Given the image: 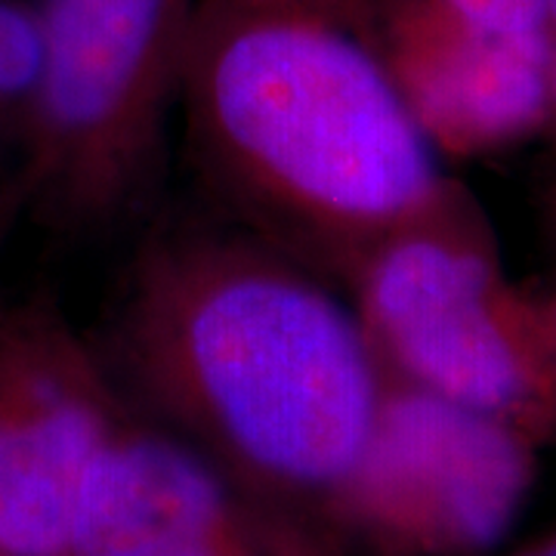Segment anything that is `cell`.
I'll return each instance as SVG.
<instances>
[{
    "label": "cell",
    "instance_id": "cell-15",
    "mask_svg": "<svg viewBox=\"0 0 556 556\" xmlns=\"http://www.w3.org/2000/svg\"><path fill=\"white\" fill-rule=\"evenodd\" d=\"M0 137H3V127H0Z\"/></svg>",
    "mask_w": 556,
    "mask_h": 556
},
{
    "label": "cell",
    "instance_id": "cell-2",
    "mask_svg": "<svg viewBox=\"0 0 556 556\" xmlns=\"http://www.w3.org/2000/svg\"><path fill=\"white\" fill-rule=\"evenodd\" d=\"M177 121L201 204L340 294L380 244L467 214L340 0H195Z\"/></svg>",
    "mask_w": 556,
    "mask_h": 556
},
{
    "label": "cell",
    "instance_id": "cell-10",
    "mask_svg": "<svg viewBox=\"0 0 556 556\" xmlns=\"http://www.w3.org/2000/svg\"><path fill=\"white\" fill-rule=\"evenodd\" d=\"M510 556H556V529L547 532V535H541L538 541H532V544H526L522 551Z\"/></svg>",
    "mask_w": 556,
    "mask_h": 556
},
{
    "label": "cell",
    "instance_id": "cell-3",
    "mask_svg": "<svg viewBox=\"0 0 556 556\" xmlns=\"http://www.w3.org/2000/svg\"><path fill=\"white\" fill-rule=\"evenodd\" d=\"M195 0H43V75L16 201L62 239L137 236L159 211Z\"/></svg>",
    "mask_w": 556,
    "mask_h": 556
},
{
    "label": "cell",
    "instance_id": "cell-12",
    "mask_svg": "<svg viewBox=\"0 0 556 556\" xmlns=\"http://www.w3.org/2000/svg\"><path fill=\"white\" fill-rule=\"evenodd\" d=\"M547 87H551V112H556V35H551V56H547Z\"/></svg>",
    "mask_w": 556,
    "mask_h": 556
},
{
    "label": "cell",
    "instance_id": "cell-1",
    "mask_svg": "<svg viewBox=\"0 0 556 556\" xmlns=\"http://www.w3.org/2000/svg\"><path fill=\"white\" fill-rule=\"evenodd\" d=\"M87 334L130 415L318 519L387 380L346 294L201 201L130 236Z\"/></svg>",
    "mask_w": 556,
    "mask_h": 556
},
{
    "label": "cell",
    "instance_id": "cell-6",
    "mask_svg": "<svg viewBox=\"0 0 556 556\" xmlns=\"http://www.w3.org/2000/svg\"><path fill=\"white\" fill-rule=\"evenodd\" d=\"M127 417L60 303L0 300V556H68L84 479Z\"/></svg>",
    "mask_w": 556,
    "mask_h": 556
},
{
    "label": "cell",
    "instance_id": "cell-14",
    "mask_svg": "<svg viewBox=\"0 0 556 556\" xmlns=\"http://www.w3.org/2000/svg\"><path fill=\"white\" fill-rule=\"evenodd\" d=\"M547 20H551V35H556V0H547Z\"/></svg>",
    "mask_w": 556,
    "mask_h": 556
},
{
    "label": "cell",
    "instance_id": "cell-5",
    "mask_svg": "<svg viewBox=\"0 0 556 556\" xmlns=\"http://www.w3.org/2000/svg\"><path fill=\"white\" fill-rule=\"evenodd\" d=\"M532 482L522 430L387 371L368 442L321 519L365 556H482Z\"/></svg>",
    "mask_w": 556,
    "mask_h": 556
},
{
    "label": "cell",
    "instance_id": "cell-13",
    "mask_svg": "<svg viewBox=\"0 0 556 556\" xmlns=\"http://www.w3.org/2000/svg\"><path fill=\"white\" fill-rule=\"evenodd\" d=\"M10 204H16V195H3V192H0V229H3V214H7Z\"/></svg>",
    "mask_w": 556,
    "mask_h": 556
},
{
    "label": "cell",
    "instance_id": "cell-4",
    "mask_svg": "<svg viewBox=\"0 0 556 556\" xmlns=\"http://www.w3.org/2000/svg\"><path fill=\"white\" fill-rule=\"evenodd\" d=\"M346 300L390 375L529 439L556 424V362L541 313L510 294L467 214L380 244Z\"/></svg>",
    "mask_w": 556,
    "mask_h": 556
},
{
    "label": "cell",
    "instance_id": "cell-7",
    "mask_svg": "<svg viewBox=\"0 0 556 556\" xmlns=\"http://www.w3.org/2000/svg\"><path fill=\"white\" fill-rule=\"evenodd\" d=\"M68 556H365L325 519L130 415L84 479Z\"/></svg>",
    "mask_w": 556,
    "mask_h": 556
},
{
    "label": "cell",
    "instance_id": "cell-11",
    "mask_svg": "<svg viewBox=\"0 0 556 556\" xmlns=\"http://www.w3.org/2000/svg\"><path fill=\"white\" fill-rule=\"evenodd\" d=\"M538 313H541V321H544V334H547V343H551V356L556 362V298L544 309H538Z\"/></svg>",
    "mask_w": 556,
    "mask_h": 556
},
{
    "label": "cell",
    "instance_id": "cell-9",
    "mask_svg": "<svg viewBox=\"0 0 556 556\" xmlns=\"http://www.w3.org/2000/svg\"><path fill=\"white\" fill-rule=\"evenodd\" d=\"M43 20L22 0H0V127L20 137L43 75Z\"/></svg>",
    "mask_w": 556,
    "mask_h": 556
},
{
    "label": "cell",
    "instance_id": "cell-8",
    "mask_svg": "<svg viewBox=\"0 0 556 556\" xmlns=\"http://www.w3.org/2000/svg\"><path fill=\"white\" fill-rule=\"evenodd\" d=\"M340 3L437 152L489 155L551 118V35H492L439 0Z\"/></svg>",
    "mask_w": 556,
    "mask_h": 556
}]
</instances>
